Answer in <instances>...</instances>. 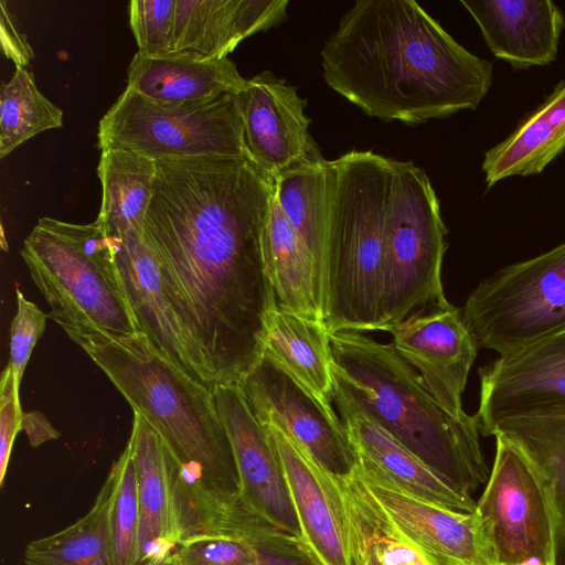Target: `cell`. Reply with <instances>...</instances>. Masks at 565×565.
<instances>
[{"instance_id":"cb8c5ba5","label":"cell","mask_w":565,"mask_h":565,"mask_svg":"<svg viewBox=\"0 0 565 565\" xmlns=\"http://www.w3.org/2000/svg\"><path fill=\"white\" fill-rule=\"evenodd\" d=\"M565 151V79L558 82L515 129L484 152L487 188L510 177L540 174Z\"/></svg>"},{"instance_id":"2e32d148","label":"cell","mask_w":565,"mask_h":565,"mask_svg":"<svg viewBox=\"0 0 565 565\" xmlns=\"http://www.w3.org/2000/svg\"><path fill=\"white\" fill-rule=\"evenodd\" d=\"M238 95L248 156L271 178L326 160L309 134L307 102L286 79L264 71Z\"/></svg>"},{"instance_id":"7a4b0ae2","label":"cell","mask_w":565,"mask_h":565,"mask_svg":"<svg viewBox=\"0 0 565 565\" xmlns=\"http://www.w3.org/2000/svg\"><path fill=\"white\" fill-rule=\"evenodd\" d=\"M327 85L364 114L407 125L476 110L492 62L459 44L414 0H360L321 51Z\"/></svg>"},{"instance_id":"ac0fdd59","label":"cell","mask_w":565,"mask_h":565,"mask_svg":"<svg viewBox=\"0 0 565 565\" xmlns=\"http://www.w3.org/2000/svg\"><path fill=\"white\" fill-rule=\"evenodd\" d=\"M218 416L232 444L241 498L254 512L301 541L297 513L277 450L237 385H215Z\"/></svg>"},{"instance_id":"e0dca14e","label":"cell","mask_w":565,"mask_h":565,"mask_svg":"<svg viewBox=\"0 0 565 565\" xmlns=\"http://www.w3.org/2000/svg\"><path fill=\"white\" fill-rule=\"evenodd\" d=\"M385 332L440 406L456 418H467L461 396L479 347L461 309L450 305L417 311Z\"/></svg>"},{"instance_id":"44dd1931","label":"cell","mask_w":565,"mask_h":565,"mask_svg":"<svg viewBox=\"0 0 565 565\" xmlns=\"http://www.w3.org/2000/svg\"><path fill=\"white\" fill-rule=\"evenodd\" d=\"M341 420L359 463L424 500L454 511L472 513L476 503L430 469L404 445L361 413H342Z\"/></svg>"},{"instance_id":"9a60e30c","label":"cell","mask_w":565,"mask_h":565,"mask_svg":"<svg viewBox=\"0 0 565 565\" xmlns=\"http://www.w3.org/2000/svg\"><path fill=\"white\" fill-rule=\"evenodd\" d=\"M110 236L118 270L142 332L174 365L213 391L216 383L204 353L142 232Z\"/></svg>"},{"instance_id":"7c38bea8","label":"cell","mask_w":565,"mask_h":565,"mask_svg":"<svg viewBox=\"0 0 565 565\" xmlns=\"http://www.w3.org/2000/svg\"><path fill=\"white\" fill-rule=\"evenodd\" d=\"M279 456L301 543L316 565H366L365 525L343 480L275 425H263Z\"/></svg>"},{"instance_id":"836d02e7","label":"cell","mask_w":565,"mask_h":565,"mask_svg":"<svg viewBox=\"0 0 565 565\" xmlns=\"http://www.w3.org/2000/svg\"><path fill=\"white\" fill-rule=\"evenodd\" d=\"M171 565H257V550L224 536H198L181 542L169 556Z\"/></svg>"},{"instance_id":"3957f363","label":"cell","mask_w":565,"mask_h":565,"mask_svg":"<svg viewBox=\"0 0 565 565\" xmlns=\"http://www.w3.org/2000/svg\"><path fill=\"white\" fill-rule=\"evenodd\" d=\"M329 333L340 414L365 415L463 494L487 482L475 415L446 412L392 343L356 331Z\"/></svg>"},{"instance_id":"ba28073f","label":"cell","mask_w":565,"mask_h":565,"mask_svg":"<svg viewBox=\"0 0 565 565\" xmlns=\"http://www.w3.org/2000/svg\"><path fill=\"white\" fill-rule=\"evenodd\" d=\"M98 147L153 160L248 157L239 95L192 104H162L126 88L103 116Z\"/></svg>"},{"instance_id":"74e56055","label":"cell","mask_w":565,"mask_h":565,"mask_svg":"<svg viewBox=\"0 0 565 565\" xmlns=\"http://www.w3.org/2000/svg\"><path fill=\"white\" fill-rule=\"evenodd\" d=\"M0 39L4 55L15 67H26L34 57L25 34L17 26V21L7 8L6 1H0Z\"/></svg>"},{"instance_id":"d6a6232c","label":"cell","mask_w":565,"mask_h":565,"mask_svg":"<svg viewBox=\"0 0 565 565\" xmlns=\"http://www.w3.org/2000/svg\"><path fill=\"white\" fill-rule=\"evenodd\" d=\"M128 12L138 53L150 58L168 56L172 45L175 0H132Z\"/></svg>"},{"instance_id":"6da1fadb","label":"cell","mask_w":565,"mask_h":565,"mask_svg":"<svg viewBox=\"0 0 565 565\" xmlns=\"http://www.w3.org/2000/svg\"><path fill=\"white\" fill-rule=\"evenodd\" d=\"M269 209L200 185L146 215L142 238L182 307L216 385H237L262 359L277 306L263 238Z\"/></svg>"},{"instance_id":"b9f144b4","label":"cell","mask_w":565,"mask_h":565,"mask_svg":"<svg viewBox=\"0 0 565 565\" xmlns=\"http://www.w3.org/2000/svg\"><path fill=\"white\" fill-rule=\"evenodd\" d=\"M148 565H171V563L168 557L167 559H163L161 562H157V563H152V564H148Z\"/></svg>"},{"instance_id":"ffe728a7","label":"cell","mask_w":565,"mask_h":565,"mask_svg":"<svg viewBox=\"0 0 565 565\" xmlns=\"http://www.w3.org/2000/svg\"><path fill=\"white\" fill-rule=\"evenodd\" d=\"M288 0H175L168 56L222 60L246 38L288 17Z\"/></svg>"},{"instance_id":"30bf717a","label":"cell","mask_w":565,"mask_h":565,"mask_svg":"<svg viewBox=\"0 0 565 565\" xmlns=\"http://www.w3.org/2000/svg\"><path fill=\"white\" fill-rule=\"evenodd\" d=\"M495 457L475 514L492 565H553L557 514L545 476L510 440Z\"/></svg>"},{"instance_id":"4fadbf2b","label":"cell","mask_w":565,"mask_h":565,"mask_svg":"<svg viewBox=\"0 0 565 565\" xmlns=\"http://www.w3.org/2000/svg\"><path fill=\"white\" fill-rule=\"evenodd\" d=\"M260 425H275L326 471L345 480L358 466L347 429L332 406L263 355L237 384Z\"/></svg>"},{"instance_id":"1f68e13d","label":"cell","mask_w":565,"mask_h":565,"mask_svg":"<svg viewBox=\"0 0 565 565\" xmlns=\"http://www.w3.org/2000/svg\"><path fill=\"white\" fill-rule=\"evenodd\" d=\"M114 491L109 511L115 565H135L139 536V501L131 446L113 463Z\"/></svg>"},{"instance_id":"d6986e66","label":"cell","mask_w":565,"mask_h":565,"mask_svg":"<svg viewBox=\"0 0 565 565\" xmlns=\"http://www.w3.org/2000/svg\"><path fill=\"white\" fill-rule=\"evenodd\" d=\"M482 38L514 71L552 64L565 30V15L551 0H461Z\"/></svg>"},{"instance_id":"52a82bcc","label":"cell","mask_w":565,"mask_h":565,"mask_svg":"<svg viewBox=\"0 0 565 565\" xmlns=\"http://www.w3.org/2000/svg\"><path fill=\"white\" fill-rule=\"evenodd\" d=\"M447 233L426 172L413 162L394 160L386 217L382 331L417 311L451 305L441 282Z\"/></svg>"},{"instance_id":"d590c367","label":"cell","mask_w":565,"mask_h":565,"mask_svg":"<svg viewBox=\"0 0 565 565\" xmlns=\"http://www.w3.org/2000/svg\"><path fill=\"white\" fill-rule=\"evenodd\" d=\"M19 386L12 367L8 364L0 384V484L2 486L13 443L21 429L23 413L19 402Z\"/></svg>"},{"instance_id":"603a6c76","label":"cell","mask_w":565,"mask_h":565,"mask_svg":"<svg viewBox=\"0 0 565 565\" xmlns=\"http://www.w3.org/2000/svg\"><path fill=\"white\" fill-rule=\"evenodd\" d=\"M236 64L228 57L198 60L183 56L150 58L138 52L127 70V87L162 104H192L245 87Z\"/></svg>"},{"instance_id":"ab89813d","label":"cell","mask_w":565,"mask_h":565,"mask_svg":"<svg viewBox=\"0 0 565 565\" xmlns=\"http://www.w3.org/2000/svg\"><path fill=\"white\" fill-rule=\"evenodd\" d=\"M257 565H316L308 553H278L270 551H258Z\"/></svg>"},{"instance_id":"60d3db41","label":"cell","mask_w":565,"mask_h":565,"mask_svg":"<svg viewBox=\"0 0 565 565\" xmlns=\"http://www.w3.org/2000/svg\"><path fill=\"white\" fill-rule=\"evenodd\" d=\"M365 562H366V565H383L379 561V558L374 552V548L366 536V533H365Z\"/></svg>"},{"instance_id":"5bb4252c","label":"cell","mask_w":565,"mask_h":565,"mask_svg":"<svg viewBox=\"0 0 565 565\" xmlns=\"http://www.w3.org/2000/svg\"><path fill=\"white\" fill-rule=\"evenodd\" d=\"M479 374L475 417L482 436L507 420L565 416V329L499 355Z\"/></svg>"},{"instance_id":"4316f807","label":"cell","mask_w":565,"mask_h":565,"mask_svg":"<svg viewBox=\"0 0 565 565\" xmlns=\"http://www.w3.org/2000/svg\"><path fill=\"white\" fill-rule=\"evenodd\" d=\"M156 172L151 158L120 148L102 149L97 167L102 205L96 220L109 235L142 232Z\"/></svg>"},{"instance_id":"8d00e7d4","label":"cell","mask_w":565,"mask_h":565,"mask_svg":"<svg viewBox=\"0 0 565 565\" xmlns=\"http://www.w3.org/2000/svg\"><path fill=\"white\" fill-rule=\"evenodd\" d=\"M364 525L366 536L383 565H431L427 557L412 544L383 535L365 522Z\"/></svg>"},{"instance_id":"5b68a950","label":"cell","mask_w":565,"mask_h":565,"mask_svg":"<svg viewBox=\"0 0 565 565\" xmlns=\"http://www.w3.org/2000/svg\"><path fill=\"white\" fill-rule=\"evenodd\" d=\"M394 159L350 151L326 162L323 322L382 331L385 235Z\"/></svg>"},{"instance_id":"f35d334b","label":"cell","mask_w":565,"mask_h":565,"mask_svg":"<svg viewBox=\"0 0 565 565\" xmlns=\"http://www.w3.org/2000/svg\"><path fill=\"white\" fill-rule=\"evenodd\" d=\"M21 429L26 433L32 447L57 439L61 434L51 425L46 417L40 412L23 413Z\"/></svg>"},{"instance_id":"4dcf8cb0","label":"cell","mask_w":565,"mask_h":565,"mask_svg":"<svg viewBox=\"0 0 565 565\" xmlns=\"http://www.w3.org/2000/svg\"><path fill=\"white\" fill-rule=\"evenodd\" d=\"M63 126V111L38 88L34 75L15 67L0 93V157L35 135Z\"/></svg>"},{"instance_id":"f546056e","label":"cell","mask_w":565,"mask_h":565,"mask_svg":"<svg viewBox=\"0 0 565 565\" xmlns=\"http://www.w3.org/2000/svg\"><path fill=\"white\" fill-rule=\"evenodd\" d=\"M491 436L513 443L550 482L557 514L554 546L565 550V416L502 422Z\"/></svg>"},{"instance_id":"e575fe53","label":"cell","mask_w":565,"mask_h":565,"mask_svg":"<svg viewBox=\"0 0 565 565\" xmlns=\"http://www.w3.org/2000/svg\"><path fill=\"white\" fill-rule=\"evenodd\" d=\"M17 313L10 327V360L17 382L20 384L32 350L46 326V315L17 288Z\"/></svg>"},{"instance_id":"9c48e42d","label":"cell","mask_w":565,"mask_h":565,"mask_svg":"<svg viewBox=\"0 0 565 565\" xmlns=\"http://www.w3.org/2000/svg\"><path fill=\"white\" fill-rule=\"evenodd\" d=\"M460 309L478 347L499 355L564 330L565 242L486 278Z\"/></svg>"},{"instance_id":"8992f818","label":"cell","mask_w":565,"mask_h":565,"mask_svg":"<svg viewBox=\"0 0 565 565\" xmlns=\"http://www.w3.org/2000/svg\"><path fill=\"white\" fill-rule=\"evenodd\" d=\"M21 256L50 307L49 317L64 331L142 332L118 270L113 238L97 220L76 224L41 217L24 239Z\"/></svg>"},{"instance_id":"d4e9b609","label":"cell","mask_w":565,"mask_h":565,"mask_svg":"<svg viewBox=\"0 0 565 565\" xmlns=\"http://www.w3.org/2000/svg\"><path fill=\"white\" fill-rule=\"evenodd\" d=\"M263 254L278 308L323 322V294L313 262L282 213L276 193L264 233Z\"/></svg>"},{"instance_id":"277c9868","label":"cell","mask_w":565,"mask_h":565,"mask_svg":"<svg viewBox=\"0 0 565 565\" xmlns=\"http://www.w3.org/2000/svg\"><path fill=\"white\" fill-rule=\"evenodd\" d=\"M160 436L177 473L220 497H241L239 477L212 390L167 359L143 333L65 330Z\"/></svg>"},{"instance_id":"83f0119b","label":"cell","mask_w":565,"mask_h":565,"mask_svg":"<svg viewBox=\"0 0 565 565\" xmlns=\"http://www.w3.org/2000/svg\"><path fill=\"white\" fill-rule=\"evenodd\" d=\"M113 491L114 478L109 471L84 516L25 546V565H115L109 524Z\"/></svg>"},{"instance_id":"f1b7e54d","label":"cell","mask_w":565,"mask_h":565,"mask_svg":"<svg viewBox=\"0 0 565 565\" xmlns=\"http://www.w3.org/2000/svg\"><path fill=\"white\" fill-rule=\"evenodd\" d=\"M326 162L303 164L275 179L276 199L308 250L323 294Z\"/></svg>"},{"instance_id":"484cf974","label":"cell","mask_w":565,"mask_h":565,"mask_svg":"<svg viewBox=\"0 0 565 565\" xmlns=\"http://www.w3.org/2000/svg\"><path fill=\"white\" fill-rule=\"evenodd\" d=\"M263 355L287 371L323 404L331 406L333 359L322 321L284 311L270 312Z\"/></svg>"},{"instance_id":"8fae6325","label":"cell","mask_w":565,"mask_h":565,"mask_svg":"<svg viewBox=\"0 0 565 565\" xmlns=\"http://www.w3.org/2000/svg\"><path fill=\"white\" fill-rule=\"evenodd\" d=\"M343 482L365 523L417 547L431 565H492L475 512L418 498L359 462Z\"/></svg>"},{"instance_id":"7402d4cb","label":"cell","mask_w":565,"mask_h":565,"mask_svg":"<svg viewBox=\"0 0 565 565\" xmlns=\"http://www.w3.org/2000/svg\"><path fill=\"white\" fill-rule=\"evenodd\" d=\"M128 443L132 450L139 501V536L135 565H148L167 559L178 546L170 482L162 440L136 413Z\"/></svg>"}]
</instances>
